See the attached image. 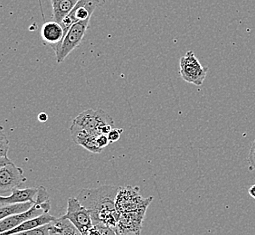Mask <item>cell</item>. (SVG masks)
Wrapping results in <instances>:
<instances>
[{
	"instance_id": "21",
	"label": "cell",
	"mask_w": 255,
	"mask_h": 235,
	"mask_svg": "<svg viewBox=\"0 0 255 235\" xmlns=\"http://www.w3.org/2000/svg\"><path fill=\"white\" fill-rule=\"evenodd\" d=\"M123 132V129L122 128H113L110 133H109L108 138L109 141H110V144H112V143L116 142V141H118L119 139H120V137H121V134Z\"/></svg>"
},
{
	"instance_id": "24",
	"label": "cell",
	"mask_w": 255,
	"mask_h": 235,
	"mask_svg": "<svg viewBox=\"0 0 255 235\" xmlns=\"http://www.w3.org/2000/svg\"><path fill=\"white\" fill-rule=\"evenodd\" d=\"M84 235H103L102 232L99 229L98 227L96 226H94L92 228H90Z\"/></svg>"
},
{
	"instance_id": "19",
	"label": "cell",
	"mask_w": 255,
	"mask_h": 235,
	"mask_svg": "<svg viewBox=\"0 0 255 235\" xmlns=\"http://www.w3.org/2000/svg\"><path fill=\"white\" fill-rule=\"evenodd\" d=\"M9 150V140L3 131V127H1L0 134V157H8L7 153Z\"/></svg>"
},
{
	"instance_id": "23",
	"label": "cell",
	"mask_w": 255,
	"mask_h": 235,
	"mask_svg": "<svg viewBox=\"0 0 255 235\" xmlns=\"http://www.w3.org/2000/svg\"><path fill=\"white\" fill-rule=\"evenodd\" d=\"M96 143H97V145H98V147L100 148L103 149L104 147H107L109 144H110L108 136L107 135H103V134L99 135L98 137H96Z\"/></svg>"
},
{
	"instance_id": "6",
	"label": "cell",
	"mask_w": 255,
	"mask_h": 235,
	"mask_svg": "<svg viewBox=\"0 0 255 235\" xmlns=\"http://www.w3.org/2000/svg\"><path fill=\"white\" fill-rule=\"evenodd\" d=\"M89 23H90V20L80 21L71 26V28L68 30L67 34L64 37L61 48L55 54L57 64H62L65 58H67L69 54L82 44L84 34L88 29Z\"/></svg>"
},
{
	"instance_id": "10",
	"label": "cell",
	"mask_w": 255,
	"mask_h": 235,
	"mask_svg": "<svg viewBox=\"0 0 255 235\" xmlns=\"http://www.w3.org/2000/svg\"><path fill=\"white\" fill-rule=\"evenodd\" d=\"M26 181L27 178L24 176V170L16 167L14 163L0 167V194L2 196L13 191Z\"/></svg>"
},
{
	"instance_id": "20",
	"label": "cell",
	"mask_w": 255,
	"mask_h": 235,
	"mask_svg": "<svg viewBox=\"0 0 255 235\" xmlns=\"http://www.w3.org/2000/svg\"><path fill=\"white\" fill-rule=\"evenodd\" d=\"M98 227L99 229L102 232L103 235H121L119 234L118 231L116 230L115 228L111 227V226L103 225V224H99V225H95Z\"/></svg>"
},
{
	"instance_id": "18",
	"label": "cell",
	"mask_w": 255,
	"mask_h": 235,
	"mask_svg": "<svg viewBox=\"0 0 255 235\" xmlns=\"http://www.w3.org/2000/svg\"><path fill=\"white\" fill-rule=\"evenodd\" d=\"M50 228H51V223L34 229L19 232V233H15L10 235H50Z\"/></svg>"
},
{
	"instance_id": "2",
	"label": "cell",
	"mask_w": 255,
	"mask_h": 235,
	"mask_svg": "<svg viewBox=\"0 0 255 235\" xmlns=\"http://www.w3.org/2000/svg\"><path fill=\"white\" fill-rule=\"evenodd\" d=\"M51 210V203L49 200V194L45 187H38V193L36 196V201L29 210L25 211L19 215L8 216L0 221V232L5 233L6 231L12 230L20 226L25 221L33 219L35 217L49 213Z\"/></svg>"
},
{
	"instance_id": "8",
	"label": "cell",
	"mask_w": 255,
	"mask_h": 235,
	"mask_svg": "<svg viewBox=\"0 0 255 235\" xmlns=\"http://www.w3.org/2000/svg\"><path fill=\"white\" fill-rule=\"evenodd\" d=\"M104 4L105 0H78L70 15L62 21L61 25L64 31H68L71 26L77 22L91 20L95 9Z\"/></svg>"
},
{
	"instance_id": "29",
	"label": "cell",
	"mask_w": 255,
	"mask_h": 235,
	"mask_svg": "<svg viewBox=\"0 0 255 235\" xmlns=\"http://www.w3.org/2000/svg\"><path fill=\"white\" fill-rule=\"evenodd\" d=\"M50 235H56V234H54V233H50Z\"/></svg>"
},
{
	"instance_id": "22",
	"label": "cell",
	"mask_w": 255,
	"mask_h": 235,
	"mask_svg": "<svg viewBox=\"0 0 255 235\" xmlns=\"http://www.w3.org/2000/svg\"><path fill=\"white\" fill-rule=\"evenodd\" d=\"M248 163L252 169L255 170V139L251 146L250 151L248 155Z\"/></svg>"
},
{
	"instance_id": "28",
	"label": "cell",
	"mask_w": 255,
	"mask_h": 235,
	"mask_svg": "<svg viewBox=\"0 0 255 235\" xmlns=\"http://www.w3.org/2000/svg\"><path fill=\"white\" fill-rule=\"evenodd\" d=\"M61 0H51V2H52V5H54L55 3H57V2H59Z\"/></svg>"
},
{
	"instance_id": "3",
	"label": "cell",
	"mask_w": 255,
	"mask_h": 235,
	"mask_svg": "<svg viewBox=\"0 0 255 235\" xmlns=\"http://www.w3.org/2000/svg\"><path fill=\"white\" fill-rule=\"evenodd\" d=\"M74 124L94 135H108L113 129L114 121L102 109H88L73 120Z\"/></svg>"
},
{
	"instance_id": "26",
	"label": "cell",
	"mask_w": 255,
	"mask_h": 235,
	"mask_svg": "<svg viewBox=\"0 0 255 235\" xmlns=\"http://www.w3.org/2000/svg\"><path fill=\"white\" fill-rule=\"evenodd\" d=\"M37 118H38V120H39L40 122L45 123L48 120V115L45 113H41L39 115H38Z\"/></svg>"
},
{
	"instance_id": "5",
	"label": "cell",
	"mask_w": 255,
	"mask_h": 235,
	"mask_svg": "<svg viewBox=\"0 0 255 235\" xmlns=\"http://www.w3.org/2000/svg\"><path fill=\"white\" fill-rule=\"evenodd\" d=\"M179 68L183 80L196 86L203 85L208 70L200 64L193 51H188L187 54L182 56L179 62Z\"/></svg>"
},
{
	"instance_id": "27",
	"label": "cell",
	"mask_w": 255,
	"mask_h": 235,
	"mask_svg": "<svg viewBox=\"0 0 255 235\" xmlns=\"http://www.w3.org/2000/svg\"><path fill=\"white\" fill-rule=\"evenodd\" d=\"M248 194L250 195L251 197H253L254 199H255V185H253V186H251L249 190H248Z\"/></svg>"
},
{
	"instance_id": "14",
	"label": "cell",
	"mask_w": 255,
	"mask_h": 235,
	"mask_svg": "<svg viewBox=\"0 0 255 235\" xmlns=\"http://www.w3.org/2000/svg\"><path fill=\"white\" fill-rule=\"evenodd\" d=\"M55 219H56V217L54 216H51L49 213L44 214V215L38 216V217H35V218H33V219L25 221L24 223H22L20 226L14 228V229L6 231L5 233H1L0 235H13V234H15V233L34 229V228H37V227H40V226H45L47 224H50V223L54 222Z\"/></svg>"
},
{
	"instance_id": "17",
	"label": "cell",
	"mask_w": 255,
	"mask_h": 235,
	"mask_svg": "<svg viewBox=\"0 0 255 235\" xmlns=\"http://www.w3.org/2000/svg\"><path fill=\"white\" fill-rule=\"evenodd\" d=\"M34 204L33 202H25V203L0 206V219H4L8 216L22 214L25 211L29 210L30 208L34 206Z\"/></svg>"
},
{
	"instance_id": "7",
	"label": "cell",
	"mask_w": 255,
	"mask_h": 235,
	"mask_svg": "<svg viewBox=\"0 0 255 235\" xmlns=\"http://www.w3.org/2000/svg\"><path fill=\"white\" fill-rule=\"evenodd\" d=\"M64 217L71 221L82 235L94 226L93 218L88 209L83 206L77 197H70L67 201V210Z\"/></svg>"
},
{
	"instance_id": "12",
	"label": "cell",
	"mask_w": 255,
	"mask_h": 235,
	"mask_svg": "<svg viewBox=\"0 0 255 235\" xmlns=\"http://www.w3.org/2000/svg\"><path fill=\"white\" fill-rule=\"evenodd\" d=\"M70 130H71L73 141L75 144L80 145L81 147H84L85 149H87L88 151L92 152V153L99 154L103 151V149L100 148L96 143V137L98 136L86 131L85 129L79 127L74 123L70 127Z\"/></svg>"
},
{
	"instance_id": "16",
	"label": "cell",
	"mask_w": 255,
	"mask_h": 235,
	"mask_svg": "<svg viewBox=\"0 0 255 235\" xmlns=\"http://www.w3.org/2000/svg\"><path fill=\"white\" fill-rule=\"evenodd\" d=\"M78 0H61L53 5V20L61 24L62 21L70 15Z\"/></svg>"
},
{
	"instance_id": "9",
	"label": "cell",
	"mask_w": 255,
	"mask_h": 235,
	"mask_svg": "<svg viewBox=\"0 0 255 235\" xmlns=\"http://www.w3.org/2000/svg\"><path fill=\"white\" fill-rule=\"evenodd\" d=\"M147 209L140 208L128 213H122L115 229L118 231L121 235H128L129 234L140 235Z\"/></svg>"
},
{
	"instance_id": "13",
	"label": "cell",
	"mask_w": 255,
	"mask_h": 235,
	"mask_svg": "<svg viewBox=\"0 0 255 235\" xmlns=\"http://www.w3.org/2000/svg\"><path fill=\"white\" fill-rule=\"evenodd\" d=\"M37 193H38V188L36 187H27L24 189H19L17 187L11 192L10 196H0V206L25 203V202L35 203L36 200H34V197L37 196Z\"/></svg>"
},
{
	"instance_id": "4",
	"label": "cell",
	"mask_w": 255,
	"mask_h": 235,
	"mask_svg": "<svg viewBox=\"0 0 255 235\" xmlns=\"http://www.w3.org/2000/svg\"><path fill=\"white\" fill-rule=\"evenodd\" d=\"M153 197L144 198L139 194V187L128 186L119 187L116 196V207L121 213H128L140 208H147Z\"/></svg>"
},
{
	"instance_id": "1",
	"label": "cell",
	"mask_w": 255,
	"mask_h": 235,
	"mask_svg": "<svg viewBox=\"0 0 255 235\" xmlns=\"http://www.w3.org/2000/svg\"><path fill=\"white\" fill-rule=\"evenodd\" d=\"M118 190V186L107 185L80 191L77 199L91 213L94 226L103 224L116 228L122 215L115 203Z\"/></svg>"
},
{
	"instance_id": "15",
	"label": "cell",
	"mask_w": 255,
	"mask_h": 235,
	"mask_svg": "<svg viewBox=\"0 0 255 235\" xmlns=\"http://www.w3.org/2000/svg\"><path fill=\"white\" fill-rule=\"evenodd\" d=\"M50 233L58 235H83L76 226L64 216L56 217V219L51 223Z\"/></svg>"
},
{
	"instance_id": "11",
	"label": "cell",
	"mask_w": 255,
	"mask_h": 235,
	"mask_svg": "<svg viewBox=\"0 0 255 235\" xmlns=\"http://www.w3.org/2000/svg\"><path fill=\"white\" fill-rule=\"evenodd\" d=\"M41 37L44 44L50 45L56 54L63 44L64 39V31L61 24L55 21L46 22L42 26Z\"/></svg>"
},
{
	"instance_id": "25",
	"label": "cell",
	"mask_w": 255,
	"mask_h": 235,
	"mask_svg": "<svg viewBox=\"0 0 255 235\" xmlns=\"http://www.w3.org/2000/svg\"><path fill=\"white\" fill-rule=\"evenodd\" d=\"M11 163H13V162L11 161V159H10L9 157H0V167H5V166L9 165Z\"/></svg>"
}]
</instances>
